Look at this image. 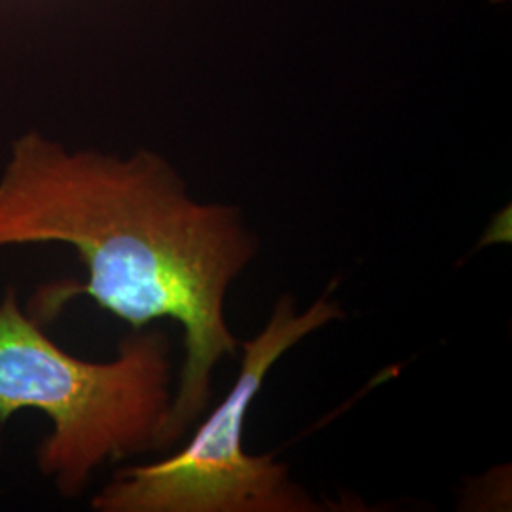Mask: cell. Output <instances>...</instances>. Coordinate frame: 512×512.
Wrapping results in <instances>:
<instances>
[{"instance_id":"6da1fadb","label":"cell","mask_w":512,"mask_h":512,"mask_svg":"<svg viewBox=\"0 0 512 512\" xmlns=\"http://www.w3.org/2000/svg\"><path fill=\"white\" fill-rule=\"evenodd\" d=\"M27 245L71 247L88 275L38 289L27 311L40 325L82 296L131 329L181 325L184 361L162 442L164 452L175 448L209 404L213 370L239 353L224 308L258 253L243 213L200 202L154 150H73L33 129L0 171V249Z\"/></svg>"},{"instance_id":"7a4b0ae2","label":"cell","mask_w":512,"mask_h":512,"mask_svg":"<svg viewBox=\"0 0 512 512\" xmlns=\"http://www.w3.org/2000/svg\"><path fill=\"white\" fill-rule=\"evenodd\" d=\"M173 391L164 329H131L114 359L93 363L59 348L16 287L0 294V425L23 410L50 420L35 461L61 497L84 494L110 461L164 452Z\"/></svg>"},{"instance_id":"3957f363","label":"cell","mask_w":512,"mask_h":512,"mask_svg":"<svg viewBox=\"0 0 512 512\" xmlns=\"http://www.w3.org/2000/svg\"><path fill=\"white\" fill-rule=\"evenodd\" d=\"M332 287V283H330ZM329 291L306 311L283 294L266 327L243 349L238 380L226 399L177 452L118 469L93 495L97 512H315L321 505L270 456L243 448L245 418L272 366L315 330L344 319Z\"/></svg>"},{"instance_id":"277c9868","label":"cell","mask_w":512,"mask_h":512,"mask_svg":"<svg viewBox=\"0 0 512 512\" xmlns=\"http://www.w3.org/2000/svg\"><path fill=\"white\" fill-rule=\"evenodd\" d=\"M494 2H505V0H494Z\"/></svg>"}]
</instances>
